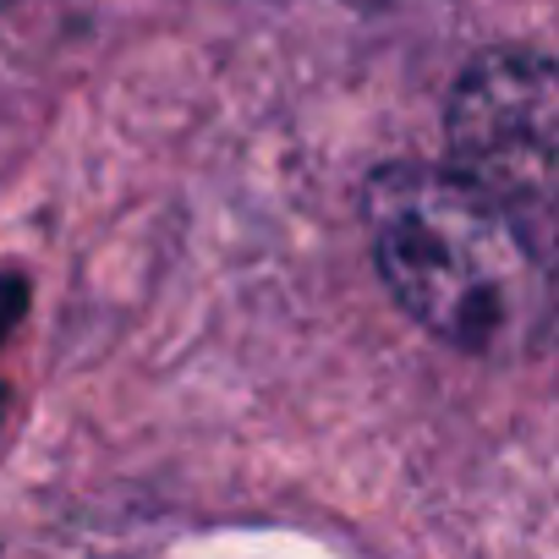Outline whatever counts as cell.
<instances>
[{
    "label": "cell",
    "mask_w": 559,
    "mask_h": 559,
    "mask_svg": "<svg viewBox=\"0 0 559 559\" xmlns=\"http://www.w3.org/2000/svg\"><path fill=\"white\" fill-rule=\"evenodd\" d=\"M390 297L439 341L510 357L548 313V258L450 165H384L362 198Z\"/></svg>",
    "instance_id": "1"
},
{
    "label": "cell",
    "mask_w": 559,
    "mask_h": 559,
    "mask_svg": "<svg viewBox=\"0 0 559 559\" xmlns=\"http://www.w3.org/2000/svg\"><path fill=\"white\" fill-rule=\"evenodd\" d=\"M450 170L493 198L548 258H559V67L526 50L472 61L444 116Z\"/></svg>",
    "instance_id": "2"
},
{
    "label": "cell",
    "mask_w": 559,
    "mask_h": 559,
    "mask_svg": "<svg viewBox=\"0 0 559 559\" xmlns=\"http://www.w3.org/2000/svg\"><path fill=\"white\" fill-rule=\"evenodd\" d=\"M7 7H12V0H0V12H7Z\"/></svg>",
    "instance_id": "3"
}]
</instances>
